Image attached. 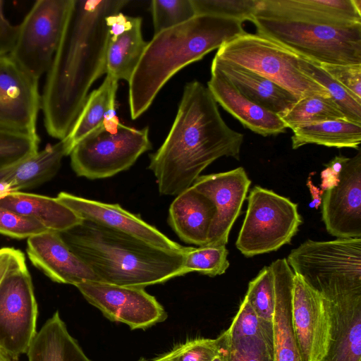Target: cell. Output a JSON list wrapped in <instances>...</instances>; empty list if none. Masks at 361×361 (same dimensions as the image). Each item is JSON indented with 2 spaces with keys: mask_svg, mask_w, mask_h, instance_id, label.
<instances>
[{
  "mask_svg": "<svg viewBox=\"0 0 361 361\" xmlns=\"http://www.w3.org/2000/svg\"><path fill=\"white\" fill-rule=\"evenodd\" d=\"M126 0H72L62 36L41 94L48 135L59 140L71 130L92 85L106 73L110 39L106 18Z\"/></svg>",
  "mask_w": 361,
  "mask_h": 361,
  "instance_id": "obj_1",
  "label": "cell"
},
{
  "mask_svg": "<svg viewBox=\"0 0 361 361\" xmlns=\"http://www.w3.org/2000/svg\"><path fill=\"white\" fill-rule=\"evenodd\" d=\"M244 135L223 119L207 87L187 83L170 131L150 155L153 172L162 195H178L190 188L201 172L222 157L240 159Z\"/></svg>",
  "mask_w": 361,
  "mask_h": 361,
  "instance_id": "obj_2",
  "label": "cell"
},
{
  "mask_svg": "<svg viewBox=\"0 0 361 361\" xmlns=\"http://www.w3.org/2000/svg\"><path fill=\"white\" fill-rule=\"evenodd\" d=\"M59 233L102 282L145 288L186 274V247L165 249L86 219Z\"/></svg>",
  "mask_w": 361,
  "mask_h": 361,
  "instance_id": "obj_3",
  "label": "cell"
},
{
  "mask_svg": "<svg viewBox=\"0 0 361 361\" xmlns=\"http://www.w3.org/2000/svg\"><path fill=\"white\" fill-rule=\"evenodd\" d=\"M245 32L239 20L197 15L154 35L128 82L131 118L143 114L180 69Z\"/></svg>",
  "mask_w": 361,
  "mask_h": 361,
  "instance_id": "obj_4",
  "label": "cell"
},
{
  "mask_svg": "<svg viewBox=\"0 0 361 361\" xmlns=\"http://www.w3.org/2000/svg\"><path fill=\"white\" fill-rule=\"evenodd\" d=\"M257 33L318 63L361 64V23L329 25L257 11Z\"/></svg>",
  "mask_w": 361,
  "mask_h": 361,
  "instance_id": "obj_5",
  "label": "cell"
},
{
  "mask_svg": "<svg viewBox=\"0 0 361 361\" xmlns=\"http://www.w3.org/2000/svg\"><path fill=\"white\" fill-rule=\"evenodd\" d=\"M215 56L271 80L297 99L311 95L330 97L323 86L303 71L302 56L257 33L245 32L234 37L219 48Z\"/></svg>",
  "mask_w": 361,
  "mask_h": 361,
  "instance_id": "obj_6",
  "label": "cell"
},
{
  "mask_svg": "<svg viewBox=\"0 0 361 361\" xmlns=\"http://www.w3.org/2000/svg\"><path fill=\"white\" fill-rule=\"evenodd\" d=\"M301 224L296 203L256 185L249 192L235 246L247 257L276 251L290 243Z\"/></svg>",
  "mask_w": 361,
  "mask_h": 361,
  "instance_id": "obj_7",
  "label": "cell"
},
{
  "mask_svg": "<svg viewBox=\"0 0 361 361\" xmlns=\"http://www.w3.org/2000/svg\"><path fill=\"white\" fill-rule=\"evenodd\" d=\"M151 148L147 126L137 129L120 123L115 133L102 127L90 134L69 155L77 176L94 180L111 177L128 169Z\"/></svg>",
  "mask_w": 361,
  "mask_h": 361,
  "instance_id": "obj_8",
  "label": "cell"
},
{
  "mask_svg": "<svg viewBox=\"0 0 361 361\" xmlns=\"http://www.w3.org/2000/svg\"><path fill=\"white\" fill-rule=\"evenodd\" d=\"M72 0L36 1L20 24L9 56L37 80L50 68Z\"/></svg>",
  "mask_w": 361,
  "mask_h": 361,
  "instance_id": "obj_9",
  "label": "cell"
},
{
  "mask_svg": "<svg viewBox=\"0 0 361 361\" xmlns=\"http://www.w3.org/2000/svg\"><path fill=\"white\" fill-rule=\"evenodd\" d=\"M37 315L26 265L11 270L0 283V349L13 361L27 353L37 333Z\"/></svg>",
  "mask_w": 361,
  "mask_h": 361,
  "instance_id": "obj_10",
  "label": "cell"
},
{
  "mask_svg": "<svg viewBox=\"0 0 361 361\" xmlns=\"http://www.w3.org/2000/svg\"><path fill=\"white\" fill-rule=\"evenodd\" d=\"M75 286L106 318L131 329H145L167 318L163 306L145 288L102 281H84Z\"/></svg>",
  "mask_w": 361,
  "mask_h": 361,
  "instance_id": "obj_11",
  "label": "cell"
},
{
  "mask_svg": "<svg viewBox=\"0 0 361 361\" xmlns=\"http://www.w3.org/2000/svg\"><path fill=\"white\" fill-rule=\"evenodd\" d=\"M39 80L9 55L0 56V130L37 135Z\"/></svg>",
  "mask_w": 361,
  "mask_h": 361,
  "instance_id": "obj_12",
  "label": "cell"
},
{
  "mask_svg": "<svg viewBox=\"0 0 361 361\" xmlns=\"http://www.w3.org/2000/svg\"><path fill=\"white\" fill-rule=\"evenodd\" d=\"M322 221L336 238L361 237V151L348 158L336 185L322 197Z\"/></svg>",
  "mask_w": 361,
  "mask_h": 361,
  "instance_id": "obj_13",
  "label": "cell"
},
{
  "mask_svg": "<svg viewBox=\"0 0 361 361\" xmlns=\"http://www.w3.org/2000/svg\"><path fill=\"white\" fill-rule=\"evenodd\" d=\"M251 180L243 167L200 176L192 185L214 204L216 213L206 245H226L240 214Z\"/></svg>",
  "mask_w": 361,
  "mask_h": 361,
  "instance_id": "obj_14",
  "label": "cell"
},
{
  "mask_svg": "<svg viewBox=\"0 0 361 361\" xmlns=\"http://www.w3.org/2000/svg\"><path fill=\"white\" fill-rule=\"evenodd\" d=\"M293 322L302 361H319L329 341L330 319L321 294L295 274Z\"/></svg>",
  "mask_w": 361,
  "mask_h": 361,
  "instance_id": "obj_15",
  "label": "cell"
},
{
  "mask_svg": "<svg viewBox=\"0 0 361 361\" xmlns=\"http://www.w3.org/2000/svg\"><path fill=\"white\" fill-rule=\"evenodd\" d=\"M329 314V341L319 361H361V288L321 295Z\"/></svg>",
  "mask_w": 361,
  "mask_h": 361,
  "instance_id": "obj_16",
  "label": "cell"
},
{
  "mask_svg": "<svg viewBox=\"0 0 361 361\" xmlns=\"http://www.w3.org/2000/svg\"><path fill=\"white\" fill-rule=\"evenodd\" d=\"M56 199L82 219L129 234L165 249L181 250L184 248L138 215L128 212L118 204L104 203L66 192L59 193Z\"/></svg>",
  "mask_w": 361,
  "mask_h": 361,
  "instance_id": "obj_17",
  "label": "cell"
},
{
  "mask_svg": "<svg viewBox=\"0 0 361 361\" xmlns=\"http://www.w3.org/2000/svg\"><path fill=\"white\" fill-rule=\"evenodd\" d=\"M26 251L32 264L54 282L76 286L84 281H100L71 250L59 232L48 230L30 237Z\"/></svg>",
  "mask_w": 361,
  "mask_h": 361,
  "instance_id": "obj_18",
  "label": "cell"
},
{
  "mask_svg": "<svg viewBox=\"0 0 361 361\" xmlns=\"http://www.w3.org/2000/svg\"><path fill=\"white\" fill-rule=\"evenodd\" d=\"M207 88L216 103L251 131L264 137L286 131L287 128L276 114L248 99L215 68H211Z\"/></svg>",
  "mask_w": 361,
  "mask_h": 361,
  "instance_id": "obj_19",
  "label": "cell"
},
{
  "mask_svg": "<svg viewBox=\"0 0 361 361\" xmlns=\"http://www.w3.org/2000/svg\"><path fill=\"white\" fill-rule=\"evenodd\" d=\"M276 303L273 324L274 361H302L293 322L294 273L286 259L273 262Z\"/></svg>",
  "mask_w": 361,
  "mask_h": 361,
  "instance_id": "obj_20",
  "label": "cell"
},
{
  "mask_svg": "<svg viewBox=\"0 0 361 361\" xmlns=\"http://www.w3.org/2000/svg\"><path fill=\"white\" fill-rule=\"evenodd\" d=\"M216 213L214 202L191 186L171 204L168 222L181 240L200 247L207 244Z\"/></svg>",
  "mask_w": 361,
  "mask_h": 361,
  "instance_id": "obj_21",
  "label": "cell"
},
{
  "mask_svg": "<svg viewBox=\"0 0 361 361\" xmlns=\"http://www.w3.org/2000/svg\"><path fill=\"white\" fill-rule=\"evenodd\" d=\"M259 11L274 16L350 26L361 23L354 0H261Z\"/></svg>",
  "mask_w": 361,
  "mask_h": 361,
  "instance_id": "obj_22",
  "label": "cell"
},
{
  "mask_svg": "<svg viewBox=\"0 0 361 361\" xmlns=\"http://www.w3.org/2000/svg\"><path fill=\"white\" fill-rule=\"evenodd\" d=\"M211 68L221 73L248 99L279 115L298 99L290 92L271 80L243 67L214 56Z\"/></svg>",
  "mask_w": 361,
  "mask_h": 361,
  "instance_id": "obj_23",
  "label": "cell"
},
{
  "mask_svg": "<svg viewBox=\"0 0 361 361\" xmlns=\"http://www.w3.org/2000/svg\"><path fill=\"white\" fill-rule=\"evenodd\" d=\"M0 208L35 219L47 230L59 233L82 221L78 214L56 197L20 191L1 195Z\"/></svg>",
  "mask_w": 361,
  "mask_h": 361,
  "instance_id": "obj_24",
  "label": "cell"
},
{
  "mask_svg": "<svg viewBox=\"0 0 361 361\" xmlns=\"http://www.w3.org/2000/svg\"><path fill=\"white\" fill-rule=\"evenodd\" d=\"M26 354L28 361H92L69 334L59 311L36 333Z\"/></svg>",
  "mask_w": 361,
  "mask_h": 361,
  "instance_id": "obj_25",
  "label": "cell"
},
{
  "mask_svg": "<svg viewBox=\"0 0 361 361\" xmlns=\"http://www.w3.org/2000/svg\"><path fill=\"white\" fill-rule=\"evenodd\" d=\"M142 18L133 17L131 26L116 38L109 39L106 57V74L118 81L129 82L147 42L142 34Z\"/></svg>",
  "mask_w": 361,
  "mask_h": 361,
  "instance_id": "obj_26",
  "label": "cell"
},
{
  "mask_svg": "<svg viewBox=\"0 0 361 361\" xmlns=\"http://www.w3.org/2000/svg\"><path fill=\"white\" fill-rule=\"evenodd\" d=\"M292 148L307 144L329 147L360 149L361 125L346 120L327 121L293 130Z\"/></svg>",
  "mask_w": 361,
  "mask_h": 361,
  "instance_id": "obj_27",
  "label": "cell"
},
{
  "mask_svg": "<svg viewBox=\"0 0 361 361\" xmlns=\"http://www.w3.org/2000/svg\"><path fill=\"white\" fill-rule=\"evenodd\" d=\"M117 88L118 80L106 75L100 86L88 94L80 114L66 137L72 149L87 135L103 127L106 113L112 105L116 104Z\"/></svg>",
  "mask_w": 361,
  "mask_h": 361,
  "instance_id": "obj_28",
  "label": "cell"
},
{
  "mask_svg": "<svg viewBox=\"0 0 361 361\" xmlns=\"http://www.w3.org/2000/svg\"><path fill=\"white\" fill-rule=\"evenodd\" d=\"M277 116L286 127L292 130L327 121L346 120L332 98L323 95H311L299 99L289 109Z\"/></svg>",
  "mask_w": 361,
  "mask_h": 361,
  "instance_id": "obj_29",
  "label": "cell"
},
{
  "mask_svg": "<svg viewBox=\"0 0 361 361\" xmlns=\"http://www.w3.org/2000/svg\"><path fill=\"white\" fill-rule=\"evenodd\" d=\"M303 71L323 86L339 106L348 121L361 125V102L338 82L331 78L319 65L302 57Z\"/></svg>",
  "mask_w": 361,
  "mask_h": 361,
  "instance_id": "obj_30",
  "label": "cell"
},
{
  "mask_svg": "<svg viewBox=\"0 0 361 361\" xmlns=\"http://www.w3.org/2000/svg\"><path fill=\"white\" fill-rule=\"evenodd\" d=\"M226 245H204L186 247L183 269L185 274L197 271L214 277L224 274L229 267Z\"/></svg>",
  "mask_w": 361,
  "mask_h": 361,
  "instance_id": "obj_31",
  "label": "cell"
},
{
  "mask_svg": "<svg viewBox=\"0 0 361 361\" xmlns=\"http://www.w3.org/2000/svg\"><path fill=\"white\" fill-rule=\"evenodd\" d=\"M228 336L226 361H274L273 332L233 338L228 333Z\"/></svg>",
  "mask_w": 361,
  "mask_h": 361,
  "instance_id": "obj_32",
  "label": "cell"
},
{
  "mask_svg": "<svg viewBox=\"0 0 361 361\" xmlns=\"http://www.w3.org/2000/svg\"><path fill=\"white\" fill-rule=\"evenodd\" d=\"M245 298L259 317L272 322L276 295L274 274L269 266L263 267L250 281Z\"/></svg>",
  "mask_w": 361,
  "mask_h": 361,
  "instance_id": "obj_33",
  "label": "cell"
},
{
  "mask_svg": "<svg viewBox=\"0 0 361 361\" xmlns=\"http://www.w3.org/2000/svg\"><path fill=\"white\" fill-rule=\"evenodd\" d=\"M195 16L210 15L252 22L261 0H191Z\"/></svg>",
  "mask_w": 361,
  "mask_h": 361,
  "instance_id": "obj_34",
  "label": "cell"
},
{
  "mask_svg": "<svg viewBox=\"0 0 361 361\" xmlns=\"http://www.w3.org/2000/svg\"><path fill=\"white\" fill-rule=\"evenodd\" d=\"M40 139L27 135L0 130V170L15 165L35 154Z\"/></svg>",
  "mask_w": 361,
  "mask_h": 361,
  "instance_id": "obj_35",
  "label": "cell"
},
{
  "mask_svg": "<svg viewBox=\"0 0 361 361\" xmlns=\"http://www.w3.org/2000/svg\"><path fill=\"white\" fill-rule=\"evenodd\" d=\"M151 11L154 35L195 16L191 0H153L151 2Z\"/></svg>",
  "mask_w": 361,
  "mask_h": 361,
  "instance_id": "obj_36",
  "label": "cell"
},
{
  "mask_svg": "<svg viewBox=\"0 0 361 361\" xmlns=\"http://www.w3.org/2000/svg\"><path fill=\"white\" fill-rule=\"evenodd\" d=\"M220 339L197 338L176 345L163 356L168 361H212L219 353Z\"/></svg>",
  "mask_w": 361,
  "mask_h": 361,
  "instance_id": "obj_37",
  "label": "cell"
},
{
  "mask_svg": "<svg viewBox=\"0 0 361 361\" xmlns=\"http://www.w3.org/2000/svg\"><path fill=\"white\" fill-rule=\"evenodd\" d=\"M227 331L231 338L262 336L273 332V324L259 317L244 298Z\"/></svg>",
  "mask_w": 361,
  "mask_h": 361,
  "instance_id": "obj_38",
  "label": "cell"
},
{
  "mask_svg": "<svg viewBox=\"0 0 361 361\" xmlns=\"http://www.w3.org/2000/svg\"><path fill=\"white\" fill-rule=\"evenodd\" d=\"M48 231L31 218L0 208V234L13 238H29Z\"/></svg>",
  "mask_w": 361,
  "mask_h": 361,
  "instance_id": "obj_39",
  "label": "cell"
},
{
  "mask_svg": "<svg viewBox=\"0 0 361 361\" xmlns=\"http://www.w3.org/2000/svg\"><path fill=\"white\" fill-rule=\"evenodd\" d=\"M319 65L331 78L361 102V64Z\"/></svg>",
  "mask_w": 361,
  "mask_h": 361,
  "instance_id": "obj_40",
  "label": "cell"
},
{
  "mask_svg": "<svg viewBox=\"0 0 361 361\" xmlns=\"http://www.w3.org/2000/svg\"><path fill=\"white\" fill-rule=\"evenodd\" d=\"M4 1L0 0V56L9 55L15 45L18 25H13L4 14Z\"/></svg>",
  "mask_w": 361,
  "mask_h": 361,
  "instance_id": "obj_41",
  "label": "cell"
},
{
  "mask_svg": "<svg viewBox=\"0 0 361 361\" xmlns=\"http://www.w3.org/2000/svg\"><path fill=\"white\" fill-rule=\"evenodd\" d=\"M24 254L13 247L0 249V283L11 270L25 266Z\"/></svg>",
  "mask_w": 361,
  "mask_h": 361,
  "instance_id": "obj_42",
  "label": "cell"
},
{
  "mask_svg": "<svg viewBox=\"0 0 361 361\" xmlns=\"http://www.w3.org/2000/svg\"><path fill=\"white\" fill-rule=\"evenodd\" d=\"M106 20L109 27L110 39H113L131 26L133 17L125 16L121 12H118L109 16Z\"/></svg>",
  "mask_w": 361,
  "mask_h": 361,
  "instance_id": "obj_43",
  "label": "cell"
},
{
  "mask_svg": "<svg viewBox=\"0 0 361 361\" xmlns=\"http://www.w3.org/2000/svg\"><path fill=\"white\" fill-rule=\"evenodd\" d=\"M347 159L348 158L345 157L336 156L329 164L327 169L335 178L338 179V175Z\"/></svg>",
  "mask_w": 361,
  "mask_h": 361,
  "instance_id": "obj_44",
  "label": "cell"
},
{
  "mask_svg": "<svg viewBox=\"0 0 361 361\" xmlns=\"http://www.w3.org/2000/svg\"><path fill=\"white\" fill-rule=\"evenodd\" d=\"M220 339L219 353L213 359L212 361H226V346L228 343V332L224 331L219 336Z\"/></svg>",
  "mask_w": 361,
  "mask_h": 361,
  "instance_id": "obj_45",
  "label": "cell"
},
{
  "mask_svg": "<svg viewBox=\"0 0 361 361\" xmlns=\"http://www.w3.org/2000/svg\"><path fill=\"white\" fill-rule=\"evenodd\" d=\"M137 361H168L164 356L161 355V356H159L157 357L153 358V359H145V358H140Z\"/></svg>",
  "mask_w": 361,
  "mask_h": 361,
  "instance_id": "obj_46",
  "label": "cell"
},
{
  "mask_svg": "<svg viewBox=\"0 0 361 361\" xmlns=\"http://www.w3.org/2000/svg\"><path fill=\"white\" fill-rule=\"evenodd\" d=\"M0 361H13L0 349Z\"/></svg>",
  "mask_w": 361,
  "mask_h": 361,
  "instance_id": "obj_47",
  "label": "cell"
}]
</instances>
